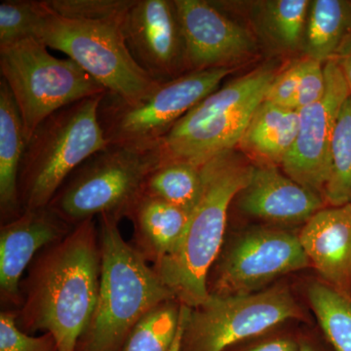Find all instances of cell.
Instances as JSON below:
<instances>
[{
	"mask_svg": "<svg viewBox=\"0 0 351 351\" xmlns=\"http://www.w3.org/2000/svg\"><path fill=\"white\" fill-rule=\"evenodd\" d=\"M186 43L189 73L225 68L255 49L251 34L205 0H175Z\"/></svg>",
	"mask_w": 351,
	"mask_h": 351,
	"instance_id": "obj_14",
	"label": "cell"
},
{
	"mask_svg": "<svg viewBox=\"0 0 351 351\" xmlns=\"http://www.w3.org/2000/svg\"><path fill=\"white\" fill-rule=\"evenodd\" d=\"M301 71L302 61H300L289 66L280 75H276L267 89L265 101L280 107L295 110Z\"/></svg>",
	"mask_w": 351,
	"mask_h": 351,
	"instance_id": "obj_31",
	"label": "cell"
},
{
	"mask_svg": "<svg viewBox=\"0 0 351 351\" xmlns=\"http://www.w3.org/2000/svg\"><path fill=\"white\" fill-rule=\"evenodd\" d=\"M331 169L324 189L331 207L351 203V95L339 110L330 149Z\"/></svg>",
	"mask_w": 351,
	"mask_h": 351,
	"instance_id": "obj_23",
	"label": "cell"
},
{
	"mask_svg": "<svg viewBox=\"0 0 351 351\" xmlns=\"http://www.w3.org/2000/svg\"><path fill=\"white\" fill-rule=\"evenodd\" d=\"M311 1L271 0L261 3L265 34L284 49L294 50L304 44Z\"/></svg>",
	"mask_w": 351,
	"mask_h": 351,
	"instance_id": "obj_25",
	"label": "cell"
},
{
	"mask_svg": "<svg viewBox=\"0 0 351 351\" xmlns=\"http://www.w3.org/2000/svg\"><path fill=\"white\" fill-rule=\"evenodd\" d=\"M0 73L22 117L27 143L53 113L107 92L73 60L50 54L38 38L0 48Z\"/></svg>",
	"mask_w": 351,
	"mask_h": 351,
	"instance_id": "obj_7",
	"label": "cell"
},
{
	"mask_svg": "<svg viewBox=\"0 0 351 351\" xmlns=\"http://www.w3.org/2000/svg\"><path fill=\"white\" fill-rule=\"evenodd\" d=\"M322 98L299 110V131L282 163L285 174L309 191L324 193L331 169V143L339 110L350 90L335 60L324 64Z\"/></svg>",
	"mask_w": 351,
	"mask_h": 351,
	"instance_id": "obj_12",
	"label": "cell"
},
{
	"mask_svg": "<svg viewBox=\"0 0 351 351\" xmlns=\"http://www.w3.org/2000/svg\"><path fill=\"white\" fill-rule=\"evenodd\" d=\"M299 110L263 100L245 130L239 145L262 165H282L299 131Z\"/></svg>",
	"mask_w": 351,
	"mask_h": 351,
	"instance_id": "obj_20",
	"label": "cell"
},
{
	"mask_svg": "<svg viewBox=\"0 0 351 351\" xmlns=\"http://www.w3.org/2000/svg\"><path fill=\"white\" fill-rule=\"evenodd\" d=\"M299 239L330 287L351 298V203L319 210L306 221Z\"/></svg>",
	"mask_w": 351,
	"mask_h": 351,
	"instance_id": "obj_16",
	"label": "cell"
},
{
	"mask_svg": "<svg viewBox=\"0 0 351 351\" xmlns=\"http://www.w3.org/2000/svg\"><path fill=\"white\" fill-rule=\"evenodd\" d=\"M45 6L38 39L48 48L64 53L108 93L137 101L160 85L132 57L122 34V22L71 19Z\"/></svg>",
	"mask_w": 351,
	"mask_h": 351,
	"instance_id": "obj_8",
	"label": "cell"
},
{
	"mask_svg": "<svg viewBox=\"0 0 351 351\" xmlns=\"http://www.w3.org/2000/svg\"><path fill=\"white\" fill-rule=\"evenodd\" d=\"M332 60L338 64L351 95V36Z\"/></svg>",
	"mask_w": 351,
	"mask_h": 351,
	"instance_id": "obj_32",
	"label": "cell"
},
{
	"mask_svg": "<svg viewBox=\"0 0 351 351\" xmlns=\"http://www.w3.org/2000/svg\"><path fill=\"white\" fill-rule=\"evenodd\" d=\"M165 161L163 140L110 144L73 171L48 206L73 226L101 215L120 221L142 195L147 176Z\"/></svg>",
	"mask_w": 351,
	"mask_h": 351,
	"instance_id": "obj_4",
	"label": "cell"
},
{
	"mask_svg": "<svg viewBox=\"0 0 351 351\" xmlns=\"http://www.w3.org/2000/svg\"><path fill=\"white\" fill-rule=\"evenodd\" d=\"M189 311H191V308H189V307L184 306V304H181V311H180L179 326H178L177 335H176L174 343H173L172 346H171L169 351H181L182 334H184V326H186V319H188Z\"/></svg>",
	"mask_w": 351,
	"mask_h": 351,
	"instance_id": "obj_34",
	"label": "cell"
},
{
	"mask_svg": "<svg viewBox=\"0 0 351 351\" xmlns=\"http://www.w3.org/2000/svg\"><path fill=\"white\" fill-rule=\"evenodd\" d=\"M180 311L177 300L152 309L132 330L122 351H169L177 335Z\"/></svg>",
	"mask_w": 351,
	"mask_h": 351,
	"instance_id": "obj_26",
	"label": "cell"
},
{
	"mask_svg": "<svg viewBox=\"0 0 351 351\" xmlns=\"http://www.w3.org/2000/svg\"><path fill=\"white\" fill-rule=\"evenodd\" d=\"M299 237L281 230L245 235L219 267L210 295H246L277 276L308 267Z\"/></svg>",
	"mask_w": 351,
	"mask_h": 351,
	"instance_id": "obj_13",
	"label": "cell"
},
{
	"mask_svg": "<svg viewBox=\"0 0 351 351\" xmlns=\"http://www.w3.org/2000/svg\"><path fill=\"white\" fill-rule=\"evenodd\" d=\"M100 96L53 113L27 141L18 191L23 211L47 207L73 171L108 145L98 119Z\"/></svg>",
	"mask_w": 351,
	"mask_h": 351,
	"instance_id": "obj_5",
	"label": "cell"
},
{
	"mask_svg": "<svg viewBox=\"0 0 351 351\" xmlns=\"http://www.w3.org/2000/svg\"><path fill=\"white\" fill-rule=\"evenodd\" d=\"M202 193L200 166L165 161L147 176L142 195L165 201L193 213Z\"/></svg>",
	"mask_w": 351,
	"mask_h": 351,
	"instance_id": "obj_22",
	"label": "cell"
},
{
	"mask_svg": "<svg viewBox=\"0 0 351 351\" xmlns=\"http://www.w3.org/2000/svg\"><path fill=\"white\" fill-rule=\"evenodd\" d=\"M325 89L324 64L311 58L302 60L295 110H302L319 101L325 93Z\"/></svg>",
	"mask_w": 351,
	"mask_h": 351,
	"instance_id": "obj_30",
	"label": "cell"
},
{
	"mask_svg": "<svg viewBox=\"0 0 351 351\" xmlns=\"http://www.w3.org/2000/svg\"><path fill=\"white\" fill-rule=\"evenodd\" d=\"M232 71L228 66L191 71L159 85L154 93L137 101L106 92L98 119L108 144L147 145L162 141Z\"/></svg>",
	"mask_w": 351,
	"mask_h": 351,
	"instance_id": "obj_9",
	"label": "cell"
},
{
	"mask_svg": "<svg viewBox=\"0 0 351 351\" xmlns=\"http://www.w3.org/2000/svg\"><path fill=\"white\" fill-rule=\"evenodd\" d=\"M301 316L288 288L280 286L258 294L209 295L199 306L191 308L181 351H223Z\"/></svg>",
	"mask_w": 351,
	"mask_h": 351,
	"instance_id": "obj_10",
	"label": "cell"
},
{
	"mask_svg": "<svg viewBox=\"0 0 351 351\" xmlns=\"http://www.w3.org/2000/svg\"><path fill=\"white\" fill-rule=\"evenodd\" d=\"M52 12L71 19L122 22L132 0H44Z\"/></svg>",
	"mask_w": 351,
	"mask_h": 351,
	"instance_id": "obj_28",
	"label": "cell"
},
{
	"mask_svg": "<svg viewBox=\"0 0 351 351\" xmlns=\"http://www.w3.org/2000/svg\"><path fill=\"white\" fill-rule=\"evenodd\" d=\"M46 8L44 0H3L0 2V48L27 38H38Z\"/></svg>",
	"mask_w": 351,
	"mask_h": 351,
	"instance_id": "obj_27",
	"label": "cell"
},
{
	"mask_svg": "<svg viewBox=\"0 0 351 351\" xmlns=\"http://www.w3.org/2000/svg\"><path fill=\"white\" fill-rule=\"evenodd\" d=\"M322 199L274 166L253 167L251 179L241 191L240 208L246 213L270 221H308L322 209Z\"/></svg>",
	"mask_w": 351,
	"mask_h": 351,
	"instance_id": "obj_17",
	"label": "cell"
},
{
	"mask_svg": "<svg viewBox=\"0 0 351 351\" xmlns=\"http://www.w3.org/2000/svg\"><path fill=\"white\" fill-rule=\"evenodd\" d=\"M121 31L132 57L154 82L163 84L189 73L175 0H132Z\"/></svg>",
	"mask_w": 351,
	"mask_h": 351,
	"instance_id": "obj_11",
	"label": "cell"
},
{
	"mask_svg": "<svg viewBox=\"0 0 351 351\" xmlns=\"http://www.w3.org/2000/svg\"><path fill=\"white\" fill-rule=\"evenodd\" d=\"M75 226L49 206L27 210L0 228V295L2 304L19 308L20 284L34 258L64 239Z\"/></svg>",
	"mask_w": 351,
	"mask_h": 351,
	"instance_id": "obj_15",
	"label": "cell"
},
{
	"mask_svg": "<svg viewBox=\"0 0 351 351\" xmlns=\"http://www.w3.org/2000/svg\"><path fill=\"white\" fill-rule=\"evenodd\" d=\"M276 76L274 66L265 64L207 96L163 138L166 161L201 166L232 151Z\"/></svg>",
	"mask_w": 351,
	"mask_h": 351,
	"instance_id": "obj_6",
	"label": "cell"
},
{
	"mask_svg": "<svg viewBox=\"0 0 351 351\" xmlns=\"http://www.w3.org/2000/svg\"><path fill=\"white\" fill-rule=\"evenodd\" d=\"M101 254L95 219L78 223L43 249L20 284L16 309L21 331L51 332L59 351H76L93 317L100 289Z\"/></svg>",
	"mask_w": 351,
	"mask_h": 351,
	"instance_id": "obj_1",
	"label": "cell"
},
{
	"mask_svg": "<svg viewBox=\"0 0 351 351\" xmlns=\"http://www.w3.org/2000/svg\"><path fill=\"white\" fill-rule=\"evenodd\" d=\"M202 193L177 250L154 265L180 304L199 306L209 297L208 274L225 237L228 208L251 179L253 167L234 152L213 157L200 166Z\"/></svg>",
	"mask_w": 351,
	"mask_h": 351,
	"instance_id": "obj_3",
	"label": "cell"
},
{
	"mask_svg": "<svg viewBox=\"0 0 351 351\" xmlns=\"http://www.w3.org/2000/svg\"><path fill=\"white\" fill-rule=\"evenodd\" d=\"M351 36V0H314L304 34L307 58L325 64L334 59Z\"/></svg>",
	"mask_w": 351,
	"mask_h": 351,
	"instance_id": "obj_21",
	"label": "cell"
},
{
	"mask_svg": "<svg viewBox=\"0 0 351 351\" xmlns=\"http://www.w3.org/2000/svg\"><path fill=\"white\" fill-rule=\"evenodd\" d=\"M191 213L156 198L141 195L127 219L134 226L133 246L154 265L177 250Z\"/></svg>",
	"mask_w": 351,
	"mask_h": 351,
	"instance_id": "obj_18",
	"label": "cell"
},
{
	"mask_svg": "<svg viewBox=\"0 0 351 351\" xmlns=\"http://www.w3.org/2000/svg\"><path fill=\"white\" fill-rule=\"evenodd\" d=\"M308 299L320 326L336 351H351V298L314 283Z\"/></svg>",
	"mask_w": 351,
	"mask_h": 351,
	"instance_id": "obj_24",
	"label": "cell"
},
{
	"mask_svg": "<svg viewBox=\"0 0 351 351\" xmlns=\"http://www.w3.org/2000/svg\"><path fill=\"white\" fill-rule=\"evenodd\" d=\"M27 145L24 124L12 94L0 80V216L2 223L23 214L18 181Z\"/></svg>",
	"mask_w": 351,
	"mask_h": 351,
	"instance_id": "obj_19",
	"label": "cell"
},
{
	"mask_svg": "<svg viewBox=\"0 0 351 351\" xmlns=\"http://www.w3.org/2000/svg\"><path fill=\"white\" fill-rule=\"evenodd\" d=\"M298 346L290 339H274L248 351H298Z\"/></svg>",
	"mask_w": 351,
	"mask_h": 351,
	"instance_id": "obj_33",
	"label": "cell"
},
{
	"mask_svg": "<svg viewBox=\"0 0 351 351\" xmlns=\"http://www.w3.org/2000/svg\"><path fill=\"white\" fill-rule=\"evenodd\" d=\"M0 351H59V348L51 332L34 336L21 331L16 323V311L9 309L0 313Z\"/></svg>",
	"mask_w": 351,
	"mask_h": 351,
	"instance_id": "obj_29",
	"label": "cell"
},
{
	"mask_svg": "<svg viewBox=\"0 0 351 351\" xmlns=\"http://www.w3.org/2000/svg\"><path fill=\"white\" fill-rule=\"evenodd\" d=\"M98 218L100 289L93 317L76 351H122L138 321L177 299L154 267L124 240L119 219L108 215Z\"/></svg>",
	"mask_w": 351,
	"mask_h": 351,
	"instance_id": "obj_2",
	"label": "cell"
}]
</instances>
